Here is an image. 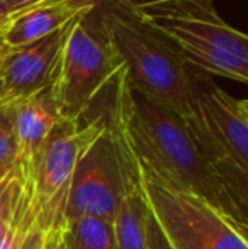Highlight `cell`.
I'll return each instance as SVG.
<instances>
[{
  "label": "cell",
  "instance_id": "1",
  "mask_svg": "<svg viewBox=\"0 0 248 249\" xmlns=\"http://www.w3.org/2000/svg\"><path fill=\"white\" fill-rule=\"evenodd\" d=\"M109 90L107 110L121 127L136 160L162 180L208 200L243 229H248V215L231 198L192 138L186 121L158 102L129 89L123 66Z\"/></svg>",
  "mask_w": 248,
  "mask_h": 249
},
{
  "label": "cell",
  "instance_id": "2",
  "mask_svg": "<svg viewBox=\"0 0 248 249\" xmlns=\"http://www.w3.org/2000/svg\"><path fill=\"white\" fill-rule=\"evenodd\" d=\"M139 24L208 75L248 82V37L218 14L214 0H163L136 7Z\"/></svg>",
  "mask_w": 248,
  "mask_h": 249
},
{
  "label": "cell",
  "instance_id": "3",
  "mask_svg": "<svg viewBox=\"0 0 248 249\" xmlns=\"http://www.w3.org/2000/svg\"><path fill=\"white\" fill-rule=\"evenodd\" d=\"M186 124L238 209L248 215V102L195 70L191 71Z\"/></svg>",
  "mask_w": 248,
  "mask_h": 249
},
{
  "label": "cell",
  "instance_id": "4",
  "mask_svg": "<svg viewBox=\"0 0 248 249\" xmlns=\"http://www.w3.org/2000/svg\"><path fill=\"white\" fill-rule=\"evenodd\" d=\"M107 36L129 89L186 121L191 110V71L177 48L133 20H113L107 26Z\"/></svg>",
  "mask_w": 248,
  "mask_h": 249
},
{
  "label": "cell",
  "instance_id": "5",
  "mask_svg": "<svg viewBox=\"0 0 248 249\" xmlns=\"http://www.w3.org/2000/svg\"><path fill=\"white\" fill-rule=\"evenodd\" d=\"M136 168L143 198L173 249H248L247 229L229 215L162 180L138 160Z\"/></svg>",
  "mask_w": 248,
  "mask_h": 249
},
{
  "label": "cell",
  "instance_id": "6",
  "mask_svg": "<svg viewBox=\"0 0 248 249\" xmlns=\"http://www.w3.org/2000/svg\"><path fill=\"white\" fill-rule=\"evenodd\" d=\"M121 68L106 31L78 16L70 26L50 90L60 119L82 121L92 102L109 89Z\"/></svg>",
  "mask_w": 248,
  "mask_h": 249
},
{
  "label": "cell",
  "instance_id": "7",
  "mask_svg": "<svg viewBox=\"0 0 248 249\" xmlns=\"http://www.w3.org/2000/svg\"><path fill=\"white\" fill-rule=\"evenodd\" d=\"M123 192L124 168L119 141L106 114L104 129L90 142L73 170L66 222L78 217H99L114 222Z\"/></svg>",
  "mask_w": 248,
  "mask_h": 249
},
{
  "label": "cell",
  "instance_id": "8",
  "mask_svg": "<svg viewBox=\"0 0 248 249\" xmlns=\"http://www.w3.org/2000/svg\"><path fill=\"white\" fill-rule=\"evenodd\" d=\"M72 22L33 43L20 46H5L0 43L2 105L16 104L50 89Z\"/></svg>",
  "mask_w": 248,
  "mask_h": 249
},
{
  "label": "cell",
  "instance_id": "9",
  "mask_svg": "<svg viewBox=\"0 0 248 249\" xmlns=\"http://www.w3.org/2000/svg\"><path fill=\"white\" fill-rule=\"evenodd\" d=\"M9 107L12 121L16 160L12 171L17 177H29L41 146L60 121L57 104L50 89L24 99Z\"/></svg>",
  "mask_w": 248,
  "mask_h": 249
},
{
  "label": "cell",
  "instance_id": "10",
  "mask_svg": "<svg viewBox=\"0 0 248 249\" xmlns=\"http://www.w3.org/2000/svg\"><path fill=\"white\" fill-rule=\"evenodd\" d=\"M109 122L116 131L117 141L121 148V158H123L124 168V192L121 197L117 213L114 217V229H116V243L117 249H146V236H145V210L146 203L141 194L139 185V175L136 168V160L126 141L123 131L113 119L109 110L106 108Z\"/></svg>",
  "mask_w": 248,
  "mask_h": 249
},
{
  "label": "cell",
  "instance_id": "11",
  "mask_svg": "<svg viewBox=\"0 0 248 249\" xmlns=\"http://www.w3.org/2000/svg\"><path fill=\"white\" fill-rule=\"evenodd\" d=\"M83 16L73 7L57 0H48L29 10L10 17L2 33L0 43L5 46H20L43 39L68 26L75 17Z\"/></svg>",
  "mask_w": 248,
  "mask_h": 249
},
{
  "label": "cell",
  "instance_id": "12",
  "mask_svg": "<svg viewBox=\"0 0 248 249\" xmlns=\"http://www.w3.org/2000/svg\"><path fill=\"white\" fill-rule=\"evenodd\" d=\"M60 249H117L114 222L99 217H78L66 222Z\"/></svg>",
  "mask_w": 248,
  "mask_h": 249
},
{
  "label": "cell",
  "instance_id": "13",
  "mask_svg": "<svg viewBox=\"0 0 248 249\" xmlns=\"http://www.w3.org/2000/svg\"><path fill=\"white\" fill-rule=\"evenodd\" d=\"M73 7L83 14V19L94 27L106 31L113 20H133L139 22L136 0H57Z\"/></svg>",
  "mask_w": 248,
  "mask_h": 249
},
{
  "label": "cell",
  "instance_id": "14",
  "mask_svg": "<svg viewBox=\"0 0 248 249\" xmlns=\"http://www.w3.org/2000/svg\"><path fill=\"white\" fill-rule=\"evenodd\" d=\"M16 160V142H14L12 121L9 107H0V171H10Z\"/></svg>",
  "mask_w": 248,
  "mask_h": 249
},
{
  "label": "cell",
  "instance_id": "15",
  "mask_svg": "<svg viewBox=\"0 0 248 249\" xmlns=\"http://www.w3.org/2000/svg\"><path fill=\"white\" fill-rule=\"evenodd\" d=\"M145 236H146V249H173L170 246L169 239L165 237V234L162 232V229H160L158 222L153 217L148 205H146L145 210Z\"/></svg>",
  "mask_w": 248,
  "mask_h": 249
},
{
  "label": "cell",
  "instance_id": "16",
  "mask_svg": "<svg viewBox=\"0 0 248 249\" xmlns=\"http://www.w3.org/2000/svg\"><path fill=\"white\" fill-rule=\"evenodd\" d=\"M5 3L7 10L10 12V17L17 16V14L24 12V10H29L33 7L39 5L43 2H48V0H2Z\"/></svg>",
  "mask_w": 248,
  "mask_h": 249
},
{
  "label": "cell",
  "instance_id": "17",
  "mask_svg": "<svg viewBox=\"0 0 248 249\" xmlns=\"http://www.w3.org/2000/svg\"><path fill=\"white\" fill-rule=\"evenodd\" d=\"M10 219H12V210H0V248L9 234Z\"/></svg>",
  "mask_w": 248,
  "mask_h": 249
},
{
  "label": "cell",
  "instance_id": "18",
  "mask_svg": "<svg viewBox=\"0 0 248 249\" xmlns=\"http://www.w3.org/2000/svg\"><path fill=\"white\" fill-rule=\"evenodd\" d=\"M9 20H10V12L7 10V7H5V3L0 0V29H5V26L9 24Z\"/></svg>",
  "mask_w": 248,
  "mask_h": 249
},
{
  "label": "cell",
  "instance_id": "19",
  "mask_svg": "<svg viewBox=\"0 0 248 249\" xmlns=\"http://www.w3.org/2000/svg\"><path fill=\"white\" fill-rule=\"evenodd\" d=\"M10 171H0V194H2V188H3V185H5V180H7V177H9Z\"/></svg>",
  "mask_w": 248,
  "mask_h": 249
},
{
  "label": "cell",
  "instance_id": "20",
  "mask_svg": "<svg viewBox=\"0 0 248 249\" xmlns=\"http://www.w3.org/2000/svg\"><path fill=\"white\" fill-rule=\"evenodd\" d=\"M138 3H141V2H163V0H136Z\"/></svg>",
  "mask_w": 248,
  "mask_h": 249
},
{
  "label": "cell",
  "instance_id": "21",
  "mask_svg": "<svg viewBox=\"0 0 248 249\" xmlns=\"http://www.w3.org/2000/svg\"><path fill=\"white\" fill-rule=\"evenodd\" d=\"M0 107H2V85H0Z\"/></svg>",
  "mask_w": 248,
  "mask_h": 249
},
{
  "label": "cell",
  "instance_id": "22",
  "mask_svg": "<svg viewBox=\"0 0 248 249\" xmlns=\"http://www.w3.org/2000/svg\"><path fill=\"white\" fill-rule=\"evenodd\" d=\"M2 33H3V31H2V29H0V39H2Z\"/></svg>",
  "mask_w": 248,
  "mask_h": 249
}]
</instances>
